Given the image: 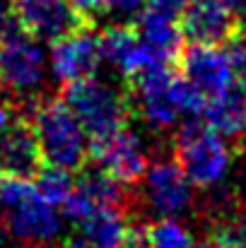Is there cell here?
Segmentation results:
<instances>
[{"label":"cell","mask_w":246,"mask_h":248,"mask_svg":"<svg viewBox=\"0 0 246 248\" xmlns=\"http://www.w3.org/2000/svg\"><path fill=\"white\" fill-rule=\"evenodd\" d=\"M126 92L131 108L152 130H169L179 123L181 116L196 118L205 113L208 106V99L179 73H174L169 63L148 65L128 80Z\"/></svg>","instance_id":"6da1fadb"},{"label":"cell","mask_w":246,"mask_h":248,"mask_svg":"<svg viewBox=\"0 0 246 248\" xmlns=\"http://www.w3.org/2000/svg\"><path fill=\"white\" fill-rule=\"evenodd\" d=\"M29 123L36 133L44 164L61 166L68 171H80L87 164L92 150L89 135L63 96H39L32 104Z\"/></svg>","instance_id":"7a4b0ae2"},{"label":"cell","mask_w":246,"mask_h":248,"mask_svg":"<svg viewBox=\"0 0 246 248\" xmlns=\"http://www.w3.org/2000/svg\"><path fill=\"white\" fill-rule=\"evenodd\" d=\"M0 212L10 239L19 244L49 246L63 232V219L56 212V205L41 198L32 178H0Z\"/></svg>","instance_id":"3957f363"},{"label":"cell","mask_w":246,"mask_h":248,"mask_svg":"<svg viewBox=\"0 0 246 248\" xmlns=\"http://www.w3.org/2000/svg\"><path fill=\"white\" fill-rule=\"evenodd\" d=\"M49 75V58L39 39L24 31L15 17L0 29V89L12 101H36Z\"/></svg>","instance_id":"277c9868"},{"label":"cell","mask_w":246,"mask_h":248,"mask_svg":"<svg viewBox=\"0 0 246 248\" xmlns=\"http://www.w3.org/2000/svg\"><path fill=\"white\" fill-rule=\"evenodd\" d=\"M232 147L208 123L186 121L174 138V159L181 164L196 188H213L222 183L232 169Z\"/></svg>","instance_id":"5b68a950"},{"label":"cell","mask_w":246,"mask_h":248,"mask_svg":"<svg viewBox=\"0 0 246 248\" xmlns=\"http://www.w3.org/2000/svg\"><path fill=\"white\" fill-rule=\"evenodd\" d=\"M63 99L92 140H101L126 128L133 113L128 92H121L109 80L87 78L80 82L66 84Z\"/></svg>","instance_id":"8992f818"},{"label":"cell","mask_w":246,"mask_h":248,"mask_svg":"<svg viewBox=\"0 0 246 248\" xmlns=\"http://www.w3.org/2000/svg\"><path fill=\"white\" fill-rule=\"evenodd\" d=\"M140 183H143V200L157 219L162 217L181 219L186 212L193 210L196 202L193 183L176 159H157L155 164L148 166Z\"/></svg>","instance_id":"52a82bcc"},{"label":"cell","mask_w":246,"mask_h":248,"mask_svg":"<svg viewBox=\"0 0 246 248\" xmlns=\"http://www.w3.org/2000/svg\"><path fill=\"white\" fill-rule=\"evenodd\" d=\"M89 157L94 159L97 166H101L104 171H109L114 178H118L131 188L143 181L150 166V152L145 138L138 130H131L128 125L101 140H94Z\"/></svg>","instance_id":"ba28073f"},{"label":"cell","mask_w":246,"mask_h":248,"mask_svg":"<svg viewBox=\"0 0 246 248\" xmlns=\"http://www.w3.org/2000/svg\"><path fill=\"white\" fill-rule=\"evenodd\" d=\"M101 63L104 61H101L99 34L92 31L87 24H82L75 31L53 41L49 70L56 82L73 84L87 80V78H94Z\"/></svg>","instance_id":"9c48e42d"},{"label":"cell","mask_w":246,"mask_h":248,"mask_svg":"<svg viewBox=\"0 0 246 248\" xmlns=\"http://www.w3.org/2000/svg\"><path fill=\"white\" fill-rule=\"evenodd\" d=\"M179 65L181 78L193 84L208 101L234 87L237 73L225 48H217L213 44H193L191 48H183L179 56Z\"/></svg>","instance_id":"30bf717a"},{"label":"cell","mask_w":246,"mask_h":248,"mask_svg":"<svg viewBox=\"0 0 246 248\" xmlns=\"http://www.w3.org/2000/svg\"><path fill=\"white\" fill-rule=\"evenodd\" d=\"M12 17L39 41H58L84 24L70 0H12Z\"/></svg>","instance_id":"8fae6325"},{"label":"cell","mask_w":246,"mask_h":248,"mask_svg":"<svg viewBox=\"0 0 246 248\" xmlns=\"http://www.w3.org/2000/svg\"><path fill=\"white\" fill-rule=\"evenodd\" d=\"M44 166L41 147L29 118H15L0 133V171L2 176L34 178Z\"/></svg>","instance_id":"7c38bea8"},{"label":"cell","mask_w":246,"mask_h":248,"mask_svg":"<svg viewBox=\"0 0 246 248\" xmlns=\"http://www.w3.org/2000/svg\"><path fill=\"white\" fill-rule=\"evenodd\" d=\"M234 27L237 19L230 0H188L181 12V29L193 44H225Z\"/></svg>","instance_id":"4fadbf2b"},{"label":"cell","mask_w":246,"mask_h":248,"mask_svg":"<svg viewBox=\"0 0 246 248\" xmlns=\"http://www.w3.org/2000/svg\"><path fill=\"white\" fill-rule=\"evenodd\" d=\"M99 46H101V61L128 80L140 70H145L148 65H155L135 31V24L128 22L109 24L99 34Z\"/></svg>","instance_id":"5bb4252c"},{"label":"cell","mask_w":246,"mask_h":248,"mask_svg":"<svg viewBox=\"0 0 246 248\" xmlns=\"http://www.w3.org/2000/svg\"><path fill=\"white\" fill-rule=\"evenodd\" d=\"M135 31L152 58V63H171L179 61L183 51V29L176 22L174 15H166L160 10H143L135 17Z\"/></svg>","instance_id":"9a60e30c"},{"label":"cell","mask_w":246,"mask_h":248,"mask_svg":"<svg viewBox=\"0 0 246 248\" xmlns=\"http://www.w3.org/2000/svg\"><path fill=\"white\" fill-rule=\"evenodd\" d=\"M78 227L82 241L89 248H118L133 229L128 222V210L121 207H97Z\"/></svg>","instance_id":"2e32d148"},{"label":"cell","mask_w":246,"mask_h":248,"mask_svg":"<svg viewBox=\"0 0 246 248\" xmlns=\"http://www.w3.org/2000/svg\"><path fill=\"white\" fill-rule=\"evenodd\" d=\"M205 123L227 140H242L246 135V96L239 89H227L205 106Z\"/></svg>","instance_id":"e0dca14e"},{"label":"cell","mask_w":246,"mask_h":248,"mask_svg":"<svg viewBox=\"0 0 246 248\" xmlns=\"http://www.w3.org/2000/svg\"><path fill=\"white\" fill-rule=\"evenodd\" d=\"M78 188L97 205V207H121V210H131L133 202V193L131 186L121 183L118 178H114L109 171H104L101 166H82V173L78 178Z\"/></svg>","instance_id":"ac0fdd59"},{"label":"cell","mask_w":246,"mask_h":248,"mask_svg":"<svg viewBox=\"0 0 246 248\" xmlns=\"http://www.w3.org/2000/svg\"><path fill=\"white\" fill-rule=\"evenodd\" d=\"M145 232L150 248H196L191 229L176 217H162L152 222Z\"/></svg>","instance_id":"d6986e66"},{"label":"cell","mask_w":246,"mask_h":248,"mask_svg":"<svg viewBox=\"0 0 246 248\" xmlns=\"http://www.w3.org/2000/svg\"><path fill=\"white\" fill-rule=\"evenodd\" d=\"M34 186H36V190L41 193L44 200H49L51 205L61 207L66 202V198L73 193L75 181L70 178V171L68 169L46 164V166H41V171L34 176Z\"/></svg>","instance_id":"ffe728a7"},{"label":"cell","mask_w":246,"mask_h":248,"mask_svg":"<svg viewBox=\"0 0 246 248\" xmlns=\"http://www.w3.org/2000/svg\"><path fill=\"white\" fill-rule=\"evenodd\" d=\"M213 234L217 241H222L230 248H246V205L239 200L232 210L220 215L217 219L210 222Z\"/></svg>","instance_id":"44dd1931"},{"label":"cell","mask_w":246,"mask_h":248,"mask_svg":"<svg viewBox=\"0 0 246 248\" xmlns=\"http://www.w3.org/2000/svg\"><path fill=\"white\" fill-rule=\"evenodd\" d=\"M225 53L234 68V73L246 80V24H237L234 31L225 39Z\"/></svg>","instance_id":"7402d4cb"},{"label":"cell","mask_w":246,"mask_h":248,"mask_svg":"<svg viewBox=\"0 0 246 248\" xmlns=\"http://www.w3.org/2000/svg\"><path fill=\"white\" fill-rule=\"evenodd\" d=\"M148 0H104V12L118 22H131L145 10Z\"/></svg>","instance_id":"603a6c76"},{"label":"cell","mask_w":246,"mask_h":248,"mask_svg":"<svg viewBox=\"0 0 246 248\" xmlns=\"http://www.w3.org/2000/svg\"><path fill=\"white\" fill-rule=\"evenodd\" d=\"M70 5L84 24H89L94 17H99V12H104V0H70Z\"/></svg>","instance_id":"cb8c5ba5"},{"label":"cell","mask_w":246,"mask_h":248,"mask_svg":"<svg viewBox=\"0 0 246 248\" xmlns=\"http://www.w3.org/2000/svg\"><path fill=\"white\" fill-rule=\"evenodd\" d=\"M148 5L152 10H160V12H166V15H181L188 5V0H148Z\"/></svg>","instance_id":"d4e9b609"},{"label":"cell","mask_w":246,"mask_h":248,"mask_svg":"<svg viewBox=\"0 0 246 248\" xmlns=\"http://www.w3.org/2000/svg\"><path fill=\"white\" fill-rule=\"evenodd\" d=\"M118 248H150V241H148V232L145 229H131L128 232V236H126V241L121 244Z\"/></svg>","instance_id":"484cf974"},{"label":"cell","mask_w":246,"mask_h":248,"mask_svg":"<svg viewBox=\"0 0 246 248\" xmlns=\"http://www.w3.org/2000/svg\"><path fill=\"white\" fill-rule=\"evenodd\" d=\"M15 121V106L10 96H0V133Z\"/></svg>","instance_id":"4316f807"},{"label":"cell","mask_w":246,"mask_h":248,"mask_svg":"<svg viewBox=\"0 0 246 248\" xmlns=\"http://www.w3.org/2000/svg\"><path fill=\"white\" fill-rule=\"evenodd\" d=\"M230 7L237 24H246V0H230Z\"/></svg>","instance_id":"83f0119b"},{"label":"cell","mask_w":246,"mask_h":248,"mask_svg":"<svg viewBox=\"0 0 246 248\" xmlns=\"http://www.w3.org/2000/svg\"><path fill=\"white\" fill-rule=\"evenodd\" d=\"M12 19V0H0V29Z\"/></svg>","instance_id":"f1b7e54d"},{"label":"cell","mask_w":246,"mask_h":248,"mask_svg":"<svg viewBox=\"0 0 246 248\" xmlns=\"http://www.w3.org/2000/svg\"><path fill=\"white\" fill-rule=\"evenodd\" d=\"M7 241H10V232H7L5 217H2V212H0V248H7Z\"/></svg>","instance_id":"f546056e"},{"label":"cell","mask_w":246,"mask_h":248,"mask_svg":"<svg viewBox=\"0 0 246 248\" xmlns=\"http://www.w3.org/2000/svg\"><path fill=\"white\" fill-rule=\"evenodd\" d=\"M196 248H230V246H225V244H222V241H217L215 236H208L200 246H196Z\"/></svg>","instance_id":"4dcf8cb0"},{"label":"cell","mask_w":246,"mask_h":248,"mask_svg":"<svg viewBox=\"0 0 246 248\" xmlns=\"http://www.w3.org/2000/svg\"><path fill=\"white\" fill-rule=\"evenodd\" d=\"M61 248H89V246H87L82 239H70V241H66Z\"/></svg>","instance_id":"1f68e13d"},{"label":"cell","mask_w":246,"mask_h":248,"mask_svg":"<svg viewBox=\"0 0 246 248\" xmlns=\"http://www.w3.org/2000/svg\"><path fill=\"white\" fill-rule=\"evenodd\" d=\"M7 248H44V246H34V244H19V246H7Z\"/></svg>","instance_id":"d6a6232c"},{"label":"cell","mask_w":246,"mask_h":248,"mask_svg":"<svg viewBox=\"0 0 246 248\" xmlns=\"http://www.w3.org/2000/svg\"><path fill=\"white\" fill-rule=\"evenodd\" d=\"M244 96H246V80H244Z\"/></svg>","instance_id":"836d02e7"},{"label":"cell","mask_w":246,"mask_h":248,"mask_svg":"<svg viewBox=\"0 0 246 248\" xmlns=\"http://www.w3.org/2000/svg\"><path fill=\"white\" fill-rule=\"evenodd\" d=\"M0 173H2V171H0Z\"/></svg>","instance_id":"e575fe53"}]
</instances>
